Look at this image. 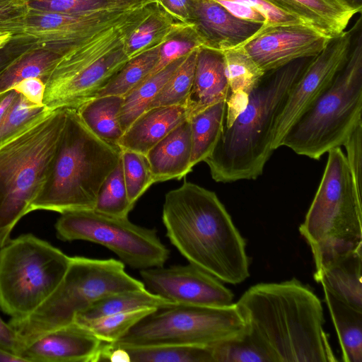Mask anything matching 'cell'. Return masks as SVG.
Wrapping results in <instances>:
<instances>
[{"instance_id":"46","label":"cell","mask_w":362,"mask_h":362,"mask_svg":"<svg viewBox=\"0 0 362 362\" xmlns=\"http://www.w3.org/2000/svg\"><path fill=\"white\" fill-rule=\"evenodd\" d=\"M12 89L24 96L30 103L40 106L44 105L45 83L41 78L37 77L25 78L13 86Z\"/></svg>"},{"instance_id":"31","label":"cell","mask_w":362,"mask_h":362,"mask_svg":"<svg viewBox=\"0 0 362 362\" xmlns=\"http://www.w3.org/2000/svg\"><path fill=\"white\" fill-rule=\"evenodd\" d=\"M185 57L173 62L160 71L146 78L124 96L119 117L123 132L146 110L149 103L182 64Z\"/></svg>"},{"instance_id":"51","label":"cell","mask_w":362,"mask_h":362,"mask_svg":"<svg viewBox=\"0 0 362 362\" xmlns=\"http://www.w3.org/2000/svg\"><path fill=\"white\" fill-rule=\"evenodd\" d=\"M0 362H25L17 354L0 347Z\"/></svg>"},{"instance_id":"34","label":"cell","mask_w":362,"mask_h":362,"mask_svg":"<svg viewBox=\"0 0 362 362\" xmlns=\"http://www.w3.org/2000/svg\"><path fill=\"white\" fill-rule=\"evenodd\" d=\"M213 362H274L247 327L241 334L209 347Z\"/></svg>"},{"instance_id":"25","label":"cell","mask_w":362,"mask_h":362,"mask_svg":"<svg viewBox=\"0 0 362 362\" xmlns=\"http://www.w3.org/2000/svg\"><path fill=\"white\" fill-rule=\"evenodd\" d=\"M324 290L325 300L337 332L344 362H362V310Z\"/></svg>"},{"instance_id":"49","label":"cell","mask_w":362,"mask_h":362,"mask_svg":"<svg viewBox=\"0 0 362 362\" xmlns=\"http://www.w3.org/2000/svg\"><path fill=\"white\" fill-rule=\"evenodd\" d=\"M22 345V339L17 331L0 317V347L18 355Z\"/></svg>"},{"instance_id":"30","label":"cell","mask_w":362,"mask_h":362,"mask_svg":"<svg viewBox=\"0 0 362 362\" xmlns=\"http://www.w3.org/2000/svg\"><path fill=\"white\" fill-rule=\"evenodd\" d=\"M226 103L221 101L189 117L193 168L212 152L223 129Z\"/></svg>"},{"instance_id":"9","label":"cell","mask_w":362,"mask_h":362,"mask_svg":"<svg viewBox=\"0 0 362 362\" xmlns=\"http://www.w3.org/2000/svg\"><path fill=\"white\" fill-rule=\"evenodd\" d=\"M71 257L32 233L0 248V308L10 320L34 313L54 291Z\"/></svg>"},{"instance_id":"33","label":"cell","mask_w":362,"mask_h":362,"mask_svg":"<svg viewBox=\"0 0 362 362\" xmlns=\"http://www.w3.org/2000/svg\"><path fill=\"white\" fill-rule=\"evenodd\" d=\"M119 346L126 351L129 361L132 362H213L209 347L176 345Z\"/></svg>"},{"instance_id":"12","label":"cell","mask_w":362,"mask_h":362,"mask_svg":"<svg viewBox=\"0 0 362 362\" xmlns=\"http://www.w3.org/2000/svg\"><path fill=\"white\" fill-rule=\"evenodd\" d=\"M140 8L80 15L29 8L23 36L62 55L122 23Z\"/></svg>"},{"instance_id":"11","label":"cell","mask_w":362,"mask_h":362,"mask_svg":"<svg viewBox=\"0 0 362 362\" xmlns=\"http://www.w3.org/2000/svg\"><path fill=\"white\" fill-rule=\"evenodd\" d=\"M54 228L62 241L85 240L101 245L135 269L164 266L170 251L156 230L136 225L128 217H115L94 209L61 214Z\"/></svg>"},{"instance_id":"19","label":"cell","mask_w":362,"mask_h":362,"mask_svg":"<svg viewBox=\"0 0 362 362\" xmlns=\"http://www.w3.org/2000/svg\"><path fill=\"white\" fill-rule=\"evenodd\" d=\"M333 39L343 35L351 19L361 11L344 0H267Z\"/></svg>"},{"instance_id":"43","label":"cell","mask_w":362,"mask_h":362,"mask_svg":"<svg viewBox=\"0 0 362 362\" xmlns=\"http://www.w3.org/2000/svg\"><path fill=\"white\" fill-rule=\"evenodd\" d=\"M346 158L356 192L361 196L362 185V121L351 132L344 145Z\"/></svg>"},{"instance_id":"18","label":"cell","mask_w":362,"mask_h":362,"mask_svg":"<svg viewBox=\"0 0 362 362\" xmlns=\"http://www.w3.org/2000/svg\"><path fill=\"white\" fill-rule=\"evenodd\" d=\"M204 47L222 51L242 45L262 24L241 20L214 0H191V21Z\"/></svg>"},{"instance_id":"5","label":"cell","mask_w":362,"mask_h":362,"mask_svg":"<svg viewBox=\"0 0 362 362\" xmlns=\"http://www.w3.org/2000/svg\"><path fill=\"white\" fill-rule=\"evenodd\" d=\"M66 120V109H47L0 145V248L30 213L48 174Z\"/></svg>"},{"instance_id":"28","label":"cell","mask_w":362,"mask_h":362,"mask_svg":"<svg viewBox=\"0 0 362 362\" xmlns=\"http://www.w3.org/2000/svg\"><path fill=\"white\" fill-rule=\"evenodd\" d=\"M157 3L150 14L127 37L124 51L128 59L162 45L181 24Z\"/></svg>"},{"instance_id":"6","label":"cell","mask_w":362,"mask_h":362,"mask_svg":"<svg viewBox=\"0 0 362 362\" xmlns=\"http://www.w3.org/2000/svg\"><path fill=\"white\" fill-rule=\"evenodd\" d=\"M325 168L304 221L301 235L319 274L337 258L362 247V199L340 147L328 152Z\"/></svg>"},{"instance_id":"22","label":"cell","mask_w":362,"mask_h":362,"mask_svg":"<svg viewBox=\"0 0 362 362\" xmlns=\"http://www.w3.org/2000/svg\"><path fill=\"white\" fill-rule=\"evenodd\" d=\"M155 182L180 180L192 171L189 118L177 125L146 154Z\"/></svg>"},{"instance_id":"2","label":"cell","mask_w":362,"mask_h":362,"mask_svg":"<svg viewBox=\"0 0 362 362\" xmlns=\"http://www.w3.org/2000/svg\"><path fill=\"white\" fill-rule=\"evenodd\" d=\"M162 220L170 243L189 264L230 284L250 276L245 241L214 192L185 181L166 193Z\"/></svg>"},{"instance_id":"37","label":"cell","mask_w":362,"mask_h":362,"mask_svg":"<svg viewBox=\"0 0 362 362\" xmlns=\"http://www.w3.org/2000/svg\"><path fill=\"white\" fill-rule=\"evenodd\" d=\"M156 310L155 308H142L74 322L83 327L100 341L112 343L121 338L139 321Z\"/></svg>"},{"instance_id":"16","label":"cell","mask_w":362,"mask_h":362,"mask_svg":"<svg viewBox=\"0 0 362 362\" xmlns=\"http://www.w3.org/2000/svg\"><path fill=\"white\" fill-rule=\"evenodd\" d=\"M124 43L64 81L45 87L43 105L50 110H76L86 101L95 98L98 91L129 60L124 51Z\"/></svg>"},{"instance_id":"47","label":"cell","mask_w":362,"mask_h":362,"mask_svg":"<svg viewBox=\"0 0 362 362\" xmlns=\"http://www.w3.org/2000/svg\"><path fill=\"white\" fill-rule=\"evenodd\" d=\"M228 12L238 18L241 20L264 24L265 19L263 16L255 8L243 3H240L230 0H214Z\"/></svg>"},{"instance_id":"10","label":"cell","mask_w":362,"mask_h":362,"mask_svg":"<svg viewBox=\"0 0 362 362\" xmlns=\"http://www.w3.org/2000/svg\"><path fill=\"white\" fill-rule=\"evenodd\" d=\"M246 328L235 303L224 307L175 304L148 314L112 343L210 347L241 334Z\"/></svg>"},{"instance_id":"21","label":"cell","mask_w":362,"mask_h":362,"mask_svg":"<svg viewBox=\"0 0 362 362\" xmlns=\"http://www.w3.org/2000/svg\"><path fill=\"white\" fill-rule=\"evenodd\" d=\"M222 52L228 82L226 111L223 127H228L245 108L251 91L257 86L264 72L242 45Z\"/></svg>"},{"instance_id":"53","label":"cell","mask_w":362,"mask_h":362,"mask_svg":"<svg viewBox=\"0 0 362 362\" xmlns=\"http://www.w3.org/2000/svg\"><path fill=\"white\" fill-rule=\"evenodd\" d=\"M349 3L350 4L356 6V7H362V0H344Z\"/></svg>"},{"instance_id":"36","label":"cell","mask_w":362,"mask_h":362,"mask_svg":"<svg viewBox=\"0 0 362 362\" xmlns=\"http://www.w3.org/2000/svg\"><path fill=\"white\" fill-rule=\"evenodd\" d=\"M30 8L65 14H87L108 11H125L148 4L124 0H25ZM151 4V3H150Z\"/></svg>"},{"instance_id":"15","label":"cell","mask_w":362,"mask_h":362,"mask_svg":"<svg viewBox=\"0 0 362 362\" xmlns=\"http://www.w3.org/2000/svg\"><path fill=\"white\" fill-rule=\"evenodd\" d=\"M330 40L307 25H276L261 27L240 45L266 73L316 56Z\"/></svg>"},{"instance_id":"48","label":"cell","mask_w":362,"mask_h":362,"mask_svg":"<svg viewBox=\"0 0 362 362\" xmlns=\"http://www.w3.org/2000/svg\"><path fill=\"white\" fill-rule=\"evenodd\" d=\"M156 3L177 21L191 23V0H157Z\"/></svg>"},{"instance_id":"26","label":"cell","mask_w":362,"mask_h":362,"mask_svg":"<svg viewBox=\"0 0 362 362\" xmlns=\"http://www.w3.org/2000/svg\"><path fill=\"white\" fill-rule=\"evenodd\" d=\"M124 97L106 95L93 98L76 109L83 124L95 136L117 146L124 132L119 122Z\"/></svg>"},{"instance_id":"52","label":"cell","mask_w":362,"mask_h":362,"mask_svg":"<svg viewBox=\"0 0 362 362\" xmlns=\"http://www.w3.org/2000/svg\"><path fill=\"white\" fill-rule=\"evenodd\" d=\"M13 37L8 33H0V48L4 47Z\"/></svg>"},{"instance_id":"27","label":"cell","mask_w":362,"mask_h":362,"mask_svg":"<svg viewBox=\"0 0 362 362\" xmlns=\"http://www.w3.org/2000/svg\"><path fill=\"white\" fill-rule=\"evenodd\" d=\"M61 56L56 51L35 42L0 74V95L11 90L25 78L37 77L45 82Z\"/></svg>"},{"instance_id":"42","label":"cell","mask_w":362,"mask_h":362,"mask_svg":"<svg viewBox=\"0 0 362 362\" xmlns=\"http://www.w3.org/2000/svg\"><path fill=\"white\" fill-rule=\"evenodd\" d=\"M28 12L25 0H0V33L23 36Z\"/></svg>"},{"instance_id":"17","label":"cell","mask_w":362,"mask_h":362,"mask_svg":"<svg viewBox=\"0 0 362 362\" xmlns=\"http://www.w3.org/2000/svg\"><path fill=\"white\" fill-rule=\"evenodd\" d=\"M102 344L74 322L23 341L18 355L25 362H96Z\"/></svg>"},{"instance_id":"1","label":"cell","mask_w":362,"mask_h":362,"mask_svg":"<svg viewBox=\"0 0 362 362\" xmlns=\"http://www.w3.org/2000/svg\"><path fill=\"white\" fill-rule=\"evenodd\" d=\"M235 304L274 362L337 361L324 330L321 302L298 279L254 285Z\"/></svg>"},{"instance_id":"35","label":"cell","mask_w":362,"mask_h":362,"mask_svg":"<svg viewBox=\"0 0 362 362\" xmlns=\"http://www.w3.org/2000/svg\"><path fill=\"white\" fill-rule=\"evenodd\" d=\"M199 48L186 55L182 64L149 103L146 110L158 107L185 105L193 83Z\"/></svg>"},{"instance_id":"55","label":"cell","mask_w":362,"mask_h":362,"mask_svg":"<svg viewBox=\"0 0 362 362\" xmlns=\"http://www.w3.org/2000/svg\"><path fill=\"white\" fill-rule=\"evenodd\" d=\"M156 1H157V0H151V1H152L153 3H156Z\"/></svg>"},{"instance_id":"20","label":"cell","mask_w":362,"mask_h":362,"mask_svg":"<svg viewBox=\"0 0 362 362\" xmlns=\"http://www.w3.org/2000/svg\"><path fill=\"white\" fill-rule=\"evenodd\" d=\"M185 105L147 110L125 130L117 143L120 150H130L146 156L148 151L173 129L188 119Z\"/></svg>"},{"instance_id":"44","label":"cell","mask_w":362,"mask_h":362,"mask_svg":"<svg viewBox=\"0 0 362 362\" xmlns=\"http://www.w3.org/2000/svg\"><path fill=\"white\" fill-rule=\"evenodd\" d=\"M249 5L265 19L262 28L276 25H307L298 16L274 6L267 0H230ZM310 26V25H309Z\"/></svg>"},{"instance_id":"13","label":"cell","mask_w":362,"mask_h":362,"mask_svg":"<svg viewBox=\"0 0 362 362\" xmlns=\"http://www.w3.org/2000/svg\"><path fill=\"white\" fill-rule=\"evenodd\" d=\"M351 31H345L341 36L331 39L318 54L310 59L277 117L272 143L274 151L281 147L291 126L328 88L345 65L351 49Z\"/></svg>"},{"instance_id":"4","label":"cell","mask_w":362,"mask_h":362,"mask_svg":"<svg viewBox=\"0 0 362 362\" xmlns=\"http://www.w3.org/2000/svg\"><path fill=\"white\" fill-rule=\"evenodd\" d=\"M120 157V149L89 130L75 109H66L64 127L30 212L93 209L101 185Z\"/></svg>"},{"instance_id":"24","label":"cell","mask_w":362,"mask_h":362,"mask_svg":"<svg viewBox=\"0 0 362 362\" xmlns=\"http://www.w3.org/2000/svg\"><path fill=\"white\" fill-rule=\"evenodd\" d=\"M362 247L333 261L315 280L341 301L362 310Z\"/></svg>"},{"instance_id":"29","label":"cell","mask_w":362,"mask_h":362,"mask_svg":"<svg viewBox=\"0 0 362 362\" xmlns=\"http://www.w3.org/2000/svg\"><path fill=\"white\" fill-rule=\"evenodd\" d=\"M175 303L157 296L146 288L115 293L94 302L76 315L74 322L90 320L105 315L142 308H165Z\"/></svg>"},{"instance_id":"40","label":"cell","mask_w":362,"mask_h":362,"mask_svg":"<svg viewBox=\"0 0 362 362\" xmlns=\"http://www.w3.org/2000/svg\"><path fill=\"white\" fill-rule=\"evenodd\" d=\"M120 151L128 199L134 205L155 182L145 155L130 150Z\"/></svg>"},{"instance_id":"45","label":"cell","mask_w":362,"mask_h":362,"mask_svg":"<svg viewBox=\"0 0 362 362\" xmlns=\"http://www.w3.org/2000/svg\"><path fill=\"white\" fill-rule=\"evenodd\" d=\"M35 40L26 36H13L12 39L0 48V74L22 52L29 48Z\"/></svg>"},{"instance_id":"50","label":"cell","mask_w":362,"mask_h":362,"mask_svg":"<svg viewBox=\"0 0 362 362\" xmlns=\"http://www.w3.org/2000/svg\"><path fill=\"white\" fill-rule=\"evenodd\" d=\"M18 95V93L13 89L0 95V120L7 112Z\"/></svg>"},{"instance_id":"39","label":"cell","mask_w":362,"mask_h":362,"mask_svg":"<svg viewBox=\"0 0 362 362\" xmlns=\"http://www.w3.org/2000/svg\"><path fill=\"white\" fill-rule=\"evenodd\" d=\"M202 47H205V43L194 24H181L161 45L157 63L147 77L160 71L173 62L186 56L193 49Z\"/></svg>"},{"instance_id":"32","label":"cell","mask_w":362,"mask_h":362,"mask_svg":"<svg viewBox=\"0 0 362 362\" xmlns=\"http://www.w3.org/2000/svg\"><path fill=\"white\" fill-rule=\"evenodd\" d=\"M160 46L161 45L129 59L98 91L95 98L106 95L124 97L149 75L157 63Z\"/></svg>"},{"instance_id":"7","label":"cell","mask_w":362,"mask_h":362,"mask_svg":"<svg viewBox=\"0 0 362 362\" xmlns=\"http://www.w3.org/2000/svg\"><path fill=\"white\" fill-rule=\"evenodd\" d=\"M362 35L358 34L348 60L328 88L295 121L281 146L319 160L341 147L362 121Z\"/></svg>"},{"instance_id":"14","label":"cell","mask_w":362,"mask_h":362,"mask_svg":"<svg viewBox=\"0 0 362 362\" xmlns=\"http://www.w3.org/2000/svg\"><path fill=\"white\" fill-rule=\"evenodd\" d=\"M145 288L175 304L224 307L233 294L222 281L189 263L140 270Z\"/></svg>"},{"instance_id":"41","label":"cell","mask_w":362,"mask_h":362,"mask_svg":"<svg viewBox=\"0 0 362 362\" xmlns=\"http://www.w3.org/2000/svg\"><path fill=\"white\" fill-rule=\"evenodd\" d=\"M18 94L7 112L0 120V145L15 136L39 115L47 110Z\"/></svg>"},{"instance_id":"54","label":"cell","mask_w":362,"mask_h":362,"mask_svg":"<svg viewBox=\"0 0 362 362\" xmlns=\"http://www.w3.org/2000/svg\"><path fill=\"white\" fill-rule=\"evenodd\" d=\"M128 1L134 3H139V4H150L153 3L151 0H124Z\"/></svg>"},{"instance_id":"38","label":"cell","mask_w":362,"mask_h":362,"mask_svg":"<svg viewBox=\"0 0 362 362\" xmlns=\"http://www.w3.org/2000/svg\"><path fill=\"white\" fill-rule=\"evenodd\" d=\"M134 206L128 199L120 157L101 185L93 209L107 216L128 217Z\"/></svg>"},{"instance_id":"8","label":"cell","mask_w":362,"mask_h":362,"mask_svg":"<svg viewBox=\"0 0 362 362\" xmlns=\"http://www.w3.org/2000/svg\"><path fill=\"white\" fill-rule=\"evenodd\" d=\"M112 258L71 257L64 277L51 296L30 315L10 320L22 341L74 322L77 315L105 296L145 288L141 281L125 272Z\"/></svg>"},{"instance_id":"3","label":"cell","mask_w":362,"mask_h":362,"mask_svg":"<svg viewBox=\"0 0 362 362\" xmlns=\"http://www.w3.org/2000/svg\"><path fill=\"white\" fill-rule=\"evenodd\" d=\"M312 58V57H311ZM311 58L266 72L249 95L245 108L226 127L204 160L217 182L255 180L273 152L275 124L289 92Z\"/></svg>"},{"instance_id":"23","label":"cell","mask_w":362,"mask_h":362,"mask_svg":"<svg viewBox=\"0 0 362 362\" xmlns=\"http://www.w3.org/2000/svg\"><path fill=\"white\" fill-rule=\"evenodd\" d=\"M227 91L228 82L222 52L199 47L192 86L185 103L189 117L224 101Z\"/></svg>"}]
</instances>
